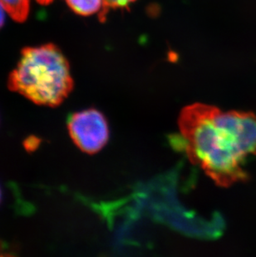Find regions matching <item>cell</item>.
Returning <instances> with one entry per match:
<instances>
[{"label": "cell", "mask_w": 256, "mask_h": 257, "mask_svg": "<svg viewBox=\"0 0 256 257\" xmlns=\"http://www.w3.org/2000/svg\"><path fill=\"white\" fill-rule=\"evenodd\" d=\"M179 127L191 163L216 184L227 187L248 179L243 166L248 156H256L254 113L196 103L182 110Z\"/></svg>", "instance_id": "1"}, {"label": "cell", "mask_w": 256, "mask_h": 257, "mask_svg": "<svg viewBox=\"0 0 256 257\" xmlns=\"http://www.w3.org/2000/svg\"><path fill=\"white\" fill-rule=\"evenodd\" d=\"M70 67L52 44L25 49L9 78V87L35 104L58 107L73 89Z\"/></svg>", "instance_id": "2"}, {"label": "cell", "mask_w": 256, "mask_h": 257, "mask_svg": "<svg viewBox=\"0 0 256 257\" xmlns=\"http://www.w3.org/2000/svg\"><path fill=\"white\" fill-rule=\"evenodd\" d=\"M71 139L80 150L93 154L102 150L109 139L108 123L97 109L83 110L68 116Z\"/></svg>", "instance_id": "3"}, {"label": "cell", "mask_w": 256, "mask_h": 257, "mask_svg": "<svg viewBox=\"0 0 256 257\" xmlns=\"http://www.w3.org/2000/svg\"><path fill=\"white\" fill-rule=\"evenodd\" d=\"M66 2L73 12L82 16L98 15L100 18H105L107 10L105 0H66Z\"/></svg>", "instance_id": "4"}, {"label": "cell", "mask_w": 256, "mask_h": 257, "mask_svg": "<svg viewBox=\"0 0 256 257\" xmlns=\"http://www.w3.org/2000/svg\"><path fill=\"white\" fill-rule=\"evenodd\" d=\"M0 2L15 20L22 21L28 16L30 0H0Z\"/></svg>", "instance_id": "5"}, {"label": "cell", "mask_w": 256, "mask_h": 257, "mask_svg": "<svg viewBox=\"0 0 256 257\" xmlns=\"http://www.w3.org/2000/svg\"><path fill=\"white\" fill-rule=\"evenodd\" d=\"M136 0H105L107 9H117L123 10L127 9L131 5H133Z\"/></svg>", "instance_id": "6"}, {"label": "cell", "mask_w": 256, "mask_h": 257, "mask_svg": "<svg viewBox=\"0 0 256 257\" xmlns=\"http://www.w3.org/2000/svg\"><path fill=\"white\" fill-rule=\"evenodd\" d=\"M41 143V140L37 138V137H29L25 140L24 143L25 149L28 152H34L36 150L37 148H39V145Z\"/></svg>", "instance_id": "7"}, {"label": "cell", "mask_w": 256, "mask_h": 257, "mask_svg": "<svg viewBox=\"0 0 256 257\" xmlns=\"http://www.w3.org/2000/svg\"><path fill=\"white\" fill-rule=\"evenodd\" d=\"M7 14H9L7 10L5 9L2 3L0 2V29L3 27V25H5Z\"/></svg>", "instance_id": "8"}, {"label": "cell", "mask_w": 256, "mask_h": 257, "mask_svg": "<svg viewBox=\"0 0 256 257\" xmlns=\"http://www.w3.org/2000/svg\"><path fill=\"white\" fill-rule=\"evenodd\" d=\"M9 246L2 240H0V255H11L10 252H8Z\"/></svg>", "instance_id": "9"}, {"label": "cell", "mask_w": 256, "mask_h": 257, "mask_svg": "<svg viewBox=\"0 0 256 257\" xmlns=\"http://www.w3.org/2000/svg\"><path fill=\"white\" fill-rule=\"evenodd\" d=\"M1 199H2V192H1V188H0V202H1Z\"/></svg>", "instance_id": "10"}]
</instances>
